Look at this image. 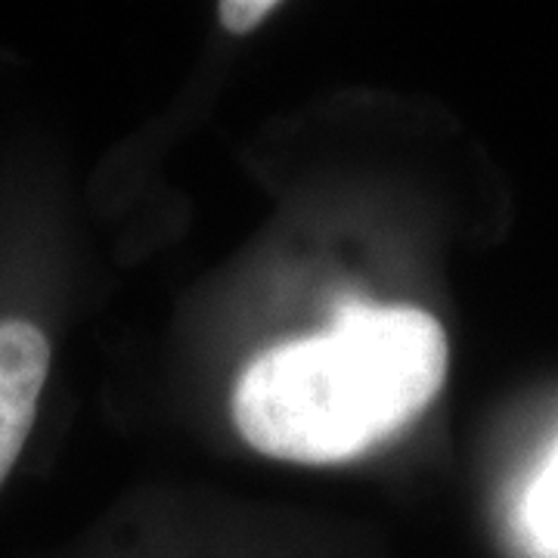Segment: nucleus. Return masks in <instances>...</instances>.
<instances>
[{
  "label": "nucleus",
  "instance_id": "obj_1",
  "mask_svg": "<svg viewBox=\"0 0 558 558\" xmlns=\"http://www.w3.org/2000/svg\"><path fill=\"white\" fill-rule=\"evenodd\" d=\"M447 332L413 304H348L329 329L260 351L233 388V422L260 457L354 462L438 398Z\"/></svg>",
  "mask_w": 558,
  "mask_h": 558
},
{
  "label": "nucleus",
  "instance_id": "obj_2",
  "mask_svg": "<svg viewBox=\"0 0 558 558\" xmlns=\"http://www.w3.org/2000/svg\"><path fill=\"white\" fill-rule=\"evenodd\" d=\"M50 341L32 319H0V487L16 469L38 418Z\"/></svg>",
  "mask_w": 558,
  "mask_h": 558
},
{
  "label": "nucleus",
  "instance_id": "obj_3",
  "mask_svg": "<svg viewBox=\"0 0 558 558\" xmlns=\"http://www.w3.org/2000/svg\"><path fill=\"white\" fill-rule=\"evenodd\" d=\"M527 519H531V527L543 543L558 546V450L549 459V465L543 469L534 490H531Z\"/></svg>",
  "mask_w": 558,
  "mask_h": 558
},
{
  "label": "nucleus",
  "instance_id": "obj_4",
  "mask_svg": "<svg viewBox=\"0 0 558 558\" xmlns=\"http://www.w3.org/2000/svg\"><path fill=\"white\" fill-rule=\"evenodd\" d=\"M282 0H218L220 25L230 35H248L277 10Z\"/></svg>",
  "mask_w": 558,
  "mask_h": 558
}]
</instances>
